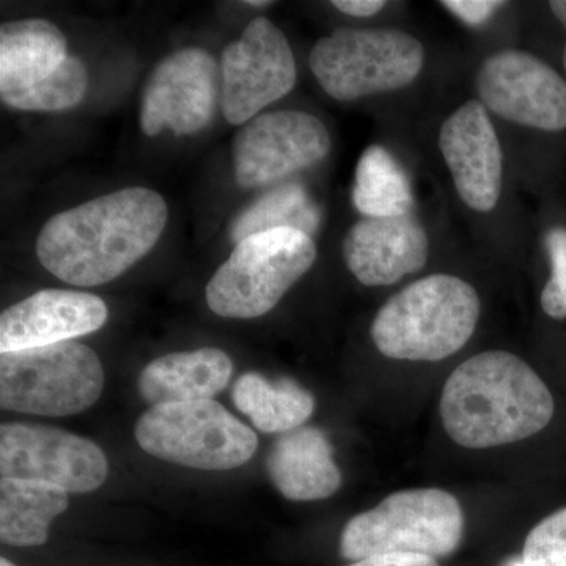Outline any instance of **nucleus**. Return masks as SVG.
<instances>
[{"label": "nucleus", "instance_id": "f257e3e1", "mask_svg": "<svg viewBox=\"0 0 566 566\" xmlns=\"http://www.w3.org/2000/svg\"><path fill=\"white\" fill-rule=\"evenodd\" d=\"M167 216L166 202L151 189L106 193L44 223L36 256L51 274L70 285H103L155 248Z\"/></svg>", "mask_w": 566, "mask_h": 566}, {"label": "nucleus", "instance_id": "f03ea898", "mask_svg": "<svg viewBox=\"0 0 566 566\" xmlns=\"http://www.w3.org/2000/svg\"><path fill=\"white\" fill-rule=\"evenodd\" d=\"M545 381L515 354L485 352L458 365L441 395L442 424L455 444L493 449L545 430L554 417Z\"/></svg>", "mask_w": 566, "mask_h": 566}, {"label": "nucleus", "instance_id": "7ed1b4c3", "mask_svg": "<svg viewBox=\"0 0 566 566\" xmlns=\"http://www.w3.org/2000/svg\"><path fill=\"white\" fill-rule=\"evenodd\" d=\"M480 308L471 283L450 274L428 275L382 305L371 323V338L390 359L438 363L471 340Z\"/></svg>", "mask_w": 566, "mask_h": 566}, {"label": "nucleus", "instance_id": "20e7f679", "mask_svg": "<svg viewBox=\"0 0 566 566\" xmlns=\"http://www.w3.org/2000/svg\"><path fill=\"white\" fill-rule=\"evenodd\" d=\"M463 535L464 513L455 495L416 488L352 517L342 532L340 554L352 562L386 554L441 558L455 553Z\"/></svg>", "mask_w": 566, "mask_h": 566}, {"label": "nucleus", "instance_id": "39448f33", "mask_svg": "<svg viewBox=\"0 0 566 566\" xmlns=\"http://www.w3.org/2000/svg\"><path fill=\"white\" fill-rule=\"evenodd\" d=\"M315 260L314 240L300 230L252 234L234 245L208 282V307L223 318H259L273 311Z\"/></svg>", "mask_w": 566, "mask_h": 566}, {"label": "nucleus", "instance_id": "423d86ee", "mask_svg": "<svg viewBox=\"0 0 566 566\" xmlns=\"http://www.w3.org/2000/svg\"><path fill=\"white\" fill-rule=\"evenodd\" d=\"M88 74L66 52L63 33L46 20L0 28V98L18 111L59 112L84 99Z\"/></svg>", "mask_w": 566, "mask_h": 566}, {"label": "nucleus", "instance_id": "0eeeda50", "mask_svg": "<svg viewBox=\"0 0 566 566\" xmlns=\"http://www.w3.org/2000/svg\"><path fill=\"white\" fill-rule=\"evenodd\" d=\"M311 70L327 95L354 102L408 87L423 69V44L397 29H338L316 41Z\"/></svg>", "mask_w": 566, "mask_h": 566}, {"label": "nucleus", "instance_id": "6e6552de", "mask_svg": "<svg viewBox=\"0 0 566 566\" xmlns=\"http://www.w3.org/2000/svg\"><path fill=\"white\" fill-rule=\"evenodd\" d=\"M104 387L102 360L87 345L62 342L2 353L0 406L24 415L63 417L85 411Z\"/></svg>", "mask_w": 566, "mask_h": 566}, {"label": "nucleus", "instance_id": "1a4fd4ad", "mask_svg": "<svg viewBox=\"0 0 566 566\" xmlns=\"http://www.w3.org/2000/svg\"><path fill=\"white\" fill-rule=\"evenodd\" d=\"M134 434L148 455L200 471L240 468L259 447L251 428L214 400L153 406Z\"/></svg>", "mask_w": 566, "mask_h": 566}, {"label": "nucleus", "instance_id": "9d476101", "mask_svg": "<svg viewBox=\"0 0 566 566\" xmlns=\"http://www.w3.org/2000/svg\"><path fill=\"white\" fill-rule=\"evenodd\" d=\"M0 474L48 483L66 493H91L106 482L109 463L103 450L82 436L44 424L3 423Z\"/></svg>", "mask_w": 566, "mask_h": 566}, {"label": "nucleus", "instance_id": "9b49d317", "mask_svg": "<svg viewBox=\"0 0 566 566\" xmlns=\"http://www.w3.org/2000/svg\"><path fill=\"white\" fill-rule=\"evenodd\" d=\"M296 84V62L289 40L266 18H256L221 59V107L232 125H245Z\"/></svg>", "mask_w": 566, "mask_h": 566}, {"label": "nucleus", "instance_id": "f8f14e48", "mask_svg": "<svg viewBox=\"0 0 566 566\" xmlns=\"http://www.w3.org/2000/svg\"><path fill=\"white\" fill-rule=\"evenodd\" d=\"M331 145L326 126L314 115L268 112L245 123L234 137V178L244 189L274 185L322 163Z\"/></svg>", "mask_w": 566, "mask_h": 566}, {"label": "nucleus", "instance_id": "ddd939ff", "mask_svg": "<svg viewBox=\"0 0 566 566\" xmlns=\"http://www.w3.org/2000/svg\"><path fill=\"white\" fill-rule=\"evenodd\" d=\"M221 103V69L210 52L186 48L164 59L153 71L140 107L147 136L164 129L191 136L207 128Z\"/></svg>", "mask_w": 566, "mask_h": 566}, {"label": "nucleus", "instance_id": "4468645a", "mask_svg": "<svg viewBox=\"0 0 566 566\" xmlns=\"http://www.w3.org/2000/svg\"><path fill=\"white\" fill-rule=\"evenodd\" d=\"M475 88L483 106L506 122L543 132L566 128V82L528 52L491 55L476 73Z\"/></svg>", "mask_w": 566, "mask_h": 566}, {"label": "nucleus", "instance_id": "2eb2a0df", "mask_svg": "<svg viewBox=\"0 0 566 566\" xmlns=\"http://www.w3.org/2000/svg\"><path fill=\"white\" fill-rule=\"evenodd\" d=\"M439 147L461 200L472 210H494L502 189V148L486 107H458L439 134Z\"/></svg>", "mask_w": 566, "mask_h": 566}, {"label": "nucleus", "instance_id": "dca6fc26", "mask_svg": "<svg viewBox=\"0 0 566 566\" xmlns=\"http://www.w3.org/2000/svg\"><path fill=\"white\" fill-rule=\"evenodd\" d=\"M109 311L102 297L70 290H41L0 316V352H21L96 333Z\"/></svg>", "mask_w": 566, "mask_h": 566}, {"label": "nucleus", "instance_id": "f3484780", "mask_svg": "<svg viewBox=\"0 0 566 566\" xmlns=\"http://www.w3.org/2000/svg\"><path fill=\"white\" fill-rule=\"evenodd\" d=\"M427 232L411 214L367 218L354 223L344 241V259L365 286L394 285L427 264Z\"/></svg>", "mask_w": 566, "mask_h": 566}, {"label": "nucleus", "instance_id": "a211bd4d", "mask_svg": "<svg viewBox=\"0 0 566 566\" xmlns=\"http://www.w3.org/2000/svg\"><path fill=\"white\" fill-rule=\"evenodd\" d=\"M266 469L279 493L292 502L323 501L342 486L333 444L316 427H300L279 436Z\"/></svg>", "mask_w": 566, "mask_h": 566}, {"label": "nucleus", "instance_id": "6ab92c4d", "mask_svg": "<svg viewBox=\"0 0 566 566\" xmlns=\"http://www.w3.org/2000/svg\"><path fill=\"white\" fill-rule=\"evenodd\" d=\"M233 363L219 348L167 354L144 368L139 392L153 406L212 400L229 385Z\"/></svg>", "mask_w": 566, "mask_h": 566}, {"label": "nucleus", "instance_id": "aec40b11", "mask_svg": "<svg viewBox=\"0 0 566 566\" xmlns=\"http://www.w3.org/2000/svg\"><path fill=\"white\" fill-rule=\"evenodd\" d=\"M70 493L31 480H0V539L9 546H41L52 521L66 512Z\"/></svg>", "mask_w": 566, "mask_h": 566}, {"label": "nucleus", "instance_id": "412c9836", "mask_svg": "<svg viewBox=\"0 0 566 566\" xmlns=\"http://www.w3.org/2000/svg\"><path fill=\"white\" fill-rule=\"evenodd\" d=\"M233 403L260 431L283 434L304 423L314 415V395L290 378L270 381L259 374H245L237 379Z\"/></svg>", "mask_w": 566, "mask_h": 566}, {"label": "nucleus", "instance_id": "4be33fe9", "mask_svg": "<svg viewBox=\"0 0 566 566\" xmlns=\"http://www.w3.org/2000/svg\"><path fill=\"white\" fill-rule=\"evenodd\" d=\"M353 203L367 218L409 214L412 191L408 175L386 148L371 145L360 156L354 180Z\"/></svg>", "mask_w": 566, "mask_h": 566}, {"label": "nucleus", "instance_id": "5701e85b", "mask_svg": "<svg viewBox=\"0 0 566 566\" xmlns=\"http://www.w3.org/2000/svg\"><path fill=\"white\" fill-rule=\"evenodd\" d=\"M322 222L319 208L296 182L281 185L264 193L248 210L241 212L232 227V240L241 243L252 234L277 229L300 230L312 237Z\"/></svg>", "mask_w": 566, "mask_h": 566}, {"label": "nucleus", "instance_id": "b1692460", "mask_svg": "<svg viewBox=\"0 0 566 566\" xmlns=\"http://www.w3.org/2000/svg\"><path fill=\"white\" fill-rule=\"evenodd\" d=\"M523 562L528 566H566V506L528 532Z\"/></svg>", "mask_w": 566, "mask_h": 566}, {"label": "nucleus", "instance_id": "393cba45", "mask_svg": "<svg viewBox=\"0 0 566 566\" xmlns=\"http://www.w3.org/2000/svg\"><path fill=\"white\" fill-rule=\"evenodd\" d=\"M551 277L542 293V307L554 319L566 318V229L556 227L545 238Z\"/></svg>", "mask_w": 566, "mask_h": 566}, {"label": "nucleus", "instance_id": "a878e982", "mask_svg": "<svg viewBox=\"0 0 566 566\" xmlns=\"http://www.w3.org/2000/svg\"><path fill=\"white\" fill-rule=\"evenodd\" d=\"M442 6L457 14L465 24L480 25L490 20L491 14L504 3L495 0H449V2H442Z\"/></svg>", "mask_w": 566, "mask_h": 566}, {"label": "nucleus", "instance_id": "bb28decb", "mask_svg": "<svg viewBox=\"0 0 566 566\" xmlns=\"http://www.w3.org/2000/svg\"><path fill=\"white\" fill-rule=\"evenodd\" d=\"M348 566H439L436 558L419 556V554H386L353 562Z\"/></svg>", "mask_w": 566, "mask_h": 566}, {"label": "nucleus", "instance_id": "cd10ccee", "mask_svg": "<svg viewBox=\"0 0 566 566\" xmlns=\"http://www.w3.org/2000/svg\"><path fill=\"white\" fill-rule=\"evenodd\" d=\"M335 9L349 17L368 18L385 9L382 0H335Z\"/></svg>", "mask_w": 566, "mask_h": 566}, {"label": "nucleus", "instance_id": "c85d7f7f", "mask_svg": "<svg viewBox=\"0 0 566 566\" xmlns=\"http://www.w3.org/2000/svg\"><path fill=\"white\" fill-rule=\"evenodd\" d=\"M549 7L551 11L556 14L557 20L560 21V24L564 25L566 31V0H554V2L549 3ZM564 66L566 70V44L564 50Z\"/></svg>", "mask_w": 566, "mask_h": 566}, {"label": "nucleus", "instance_id": "c756f323", "mask_svg": "<svg viewBox=\"0 0 566 566\" xmlns=\"http://www.w3.org/2000/svg\"><path fill=\"white\" fill-rule=\"evenodd\" d=\"M270 0H248L245 6L259 7V9H262V7L270 6Z\"/></svg>", "mask_w": 566, "mask_h": 566}, {"label": "nucleus", "instance_id": "7c9ffc66", "mask_svg": "<svg viewBox=\"0 0 566 566\" xmlns=\"http://www.w3.org/2000/svg\"><path fill=\"white\" fill-rule=\"evenodd\" d=\"M0 566H14V565L11 564L10 560H7L6 557H2V558H0Z\"/></svg>", "mask_w": 566, "mask_h": 566}, {"label": "nucleus", "instance_id": "2f4dec72", "mask_svg": "<svg viewBox=\"0 0 566 566\" xmlns=\"http://www.w3.org/2000/svg\"><path fill=\"white\" fill-rule=\"evenodd\" d=\"M510 566H528V565L524 564L523 560H520V562H515V564H512Z\"/></svg>", "mask_w": 566, "mask_h": 566}]
</instances>
